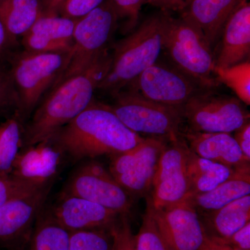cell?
Here are the masks:
<instances>
[{
  "label": "cell",
  "instance_id": "cell-1",
  "mask_svg": "<svg viewBox=\"0 0 250 250\" xmlns=\"http://www.w3.org/2000/svg\"><path fill=\"white\" fill-rule=\"evenodd\" d=\"M111 62V55L107 50L85 70L52 87L24 127L23 147L52 137L88 107Z\"/></svg>",
  "mask_w": 250,
  "mask_h": 250
},
{
  "label": "cell",
  "instance_id": "cell-2",
  "mask_svg": "<svg viewBox=\"0 0 250 250\" xmlns=\"http://www.w3.org/2000/svg\"><path fill=\"white\" fill-rule=\"evenodd\" d=\"M50 138L65 155L75 160L120 154L144 139L128 129L110 105L95 99L75 119Z\"/></svg>",
  "mask_w": 250,
  "mask_h": 250
},
{
  "label": "cell",
  "instance_id": "cell-3",
  "mask_svg": "<svg viewBox=\"0 0 250 250\" xmlns=\"http://www.w3.org/2000/svg\"><path fill=\"white\" fill-rule=\"evenodd\" d=\"M166 13L148 18L116 44L109 70L98 90L113 96L157 62L163 50Z\"/></svg>",
  "mask_w": 250,
  "mask_h": 250
},
{
  "label": "cell",
  "instance_id": "cell-4",
  "mask_svg": "<svg viewBox=\"0 0 250 250\" xmlns=\"http://www.w3.org/2000/svg\"><path fill=\"white\" fill-rule=\"evenodd\" d=\"M163 50L171 65L208 88L219 85L214 76L215 56L201 29L188 18L166 13Z\"/></svg>",
  "mask_w": 250,
  "mask_h": 250
},
{
  "label": "cell",
  "instance_id": "cell-5",
  "mask_svg": "<svg viewBox=\"0 0 250 250\" xmlns=\"http://www.w3.org/2000/svg\"><path fill=\"white\" fill-rule=\"evenodd\" d=\"M71 58V50L33 52L24 50L11 59L10 68L16 96L17 110L23 121L27 119L41 98L57 83Z\"/></svg>",
  "mask_w": 250,
  "mask_h": 250
},
{
  "label": "cell",
  "instance_id": "cell-6",
  "mask_svg": "<svg viewBox=\"0 0 250 250\" xmlns=\"http://www.w3.org/2000/svg\"><path fill=\"white\" fill-rule=\"evenodd\" d=\"M110 105L117 117L131 131L149 137L175 141L181 138L183 123L181 108L148 100L137 92L125 88L114 95Z\"/></svg>",
  "mask_w": 250,
  "mask_h": 250
},
{
  "label": "cell",
  "instance_id": "cell-7",
  "mask_svg": "<svg viewBox=\"0 0 250 250\" xmlns=\"http://www.w3.org/2000/svg\"><path fill=\"white\" fill-rule=\"evenodd\" d=\"M118 15L108 0L83 17L77 20L73 34L71 58L57 85L85 70L108 50V45L118 27Z\"/></svg>",
  "mask_w": 250,
  "mask_h": 250
},
{
  "label": "cell",
  "instance_id": "cell-8",
  "mask_svg": "<svg viewBox=\"0 0 250 250\" xmlns=\"http://www.w3.org/2000/svg\"><path fill=\"white\" fill-rule=\"evenodd\" d=\"M188 131L231 134L250 121V112L238 98L215 93L213 88L200 92L181 107Z\"/></svg>",
  "mask_w": 250,
  "mask_h": 250
},
{
  "label": "cell",
  "instance_id": "cell-9",
  "mask_svg": "<svg viewBox=\"0 0 250 250\" xmlns=\"http://www.w3.org/2000/svg\"><path fill=\"white\" fill-rule=\"evenodd\" d=\"M168 140L147 137L126 152L111 156L108 170L133 200L147 197Z\"/></svg>",
  "mask_w": 250,
  "mask_h": 250
},
{
  "label": "cell",
  "instance_id": "cell-10",
  "mask_svg": "<svg viewBox=\"0 0 250 250\" xmlns=\"http://www.w3.org/2000/svg\"><path fill=\"white\" fill-rule=\"evenodd\" d=\"M62 191L98 204L121 215L129 216L134 202L108 168L93 161L77 167Z\"/></svg>",
  "mask_w": 250,
  "mask_h": 250
},
{
  "label": "cell",
  "instance_id": "cell-11",
  "mask_svg": "<svg viewBox=\"0 0 250 250\" xmlns=\"http://www.w3.org/2000/svg\"><path fill=\"white\" fill-rule=\"evenodd\" d=\"M126 88L148 100L179 108L197 94L210 89L173 65L158 62L147 67Z\"/></svg>",
  "mask_w": 250,
  "mask_h": 250
},
{
  "label": "cell",
  "instance_id": "cell-12",
  "mask_svg": "<svg viewBox=\"0 0 250 250\" xmlns=\"http://www.w3.org/2000/svg\"><path fill=\"white\" fill-rule=\"evenodd\" d=\"M188 146L183 138L169 141L161 154L149 198L159 210L185 201L188 195Z\"/></svg>",
  "mask_w": 250,
  "mask_h": 250
},
{
  "label": "cell",
  "instance_id": "cell-13",
  "mask_svg": "<svg viewBox=\"0 0 250 250\" xmlns=\"http://www.w3.org/2000/svg\"><path fill=\"white\" fill-rule=\"evenodd\" d=\"M153 215L169 250H202L208 241L200 215L186 202L153 208Z\"/></svg>",
  "mask_w": 250,
  "mask_h": 250
},
{
  "label": "cell",
  "instance_id": "cell-14",
  "mask_svg": "<svg viewBox=\"0 0 250 250\" xmlns=\"http://www.w3.org/2000/svg\"><path fill=\"white\" fill-rule=\"evenodd\" d=\"M52 184L32 189L0 206V245L9 246L27 232L42 209Z\"/></svg>",
  "mask_w": 250,
  "mask_h": 250
},
{
  "label": "cell",
  "instance_id": "cell-15",
  "mask_svg": "<svg viewBox=\"0 0 250 250\" xmlns=\"http://www.w3.org/2000/svg\"><path fill=\"white\" fill-rule=\"evenodd\" d=\"M65 156L52 138L23 147L11 176L36 187L52 184Z\"/></svg>",
  "mask_w": 250,
  "mask_h": 250
},
{
  "label": "cell",
  "instance_id": "cell-16",
  "mask_svg": "<svg viewBox=\"0 0 250 250\" xmlns=\"http://www.w3.org/2000/svg\"><path fill=\"white\" fill-rule=\"evenodd\" d=\"M49 212L69 231L111 228L121 216L98 204L63 191Z\"/></svg>",
  "mask_w": 250,
  "mask_h": 250
},
{
  "label": "cell",
  "instance_id": "cell-17",
  "mask_svg": "<svg viewBox=\"0 0 250 250\" xmlns=\"http://www.w3.org/2000/svg\"><path fill=\"white\" fill-rule=\"evenodd\" d=\"M77 20L44 12L25 35L24 50L33 52H60L71 50Z\"/></svg>",
  "mask_w": 250,
  "mask_h": 250
},
{
  "label": "cell",
  "instance_id": "cell-18",
  "mask_svg": "<svg viewBox=\"0 0 250 250\" xmlns=\"http://www.w3.org/2000/svg\"><path fill=\"white\" fill-rule=\"evenodd\" d=\"M215 67H228L245 62L250 54V3L241 0L224 26Z\"/></svg>",
  "mask_w": 250,
  "mask_h": 250
},
{
  "label": "cell",
  "instance_id": "cell-19",
  "mask_svg": "<svg viewBox=\"0 0 250 250\" xmlns=\"http://www.w3.org/2000/svg\"><path fill=\"white\" fill-rule=\"evenodd\" d=\"M183 139L197 155L233 170L250 168V160L243 155L236 140L228 133L186 131Z\"/></svg>",
  "mask_w": 250,
  "mask_h": 250
},
{
  "label": "cell",
  "instance_id": "cell-20",
  "mask_svg": "<svg viewBox=\"0 0 250 250\" xmlns=\"http://www.w3.org/2000/svg\"><path fill=\"white\" fill-rule=\"evenodd\" d=\"M241 0H192L181 16L201 29L213 48L221 36L224 26Z\"/></svg>",
  "mask_w": 250,
  "mask_h": 250
},
{
  "label": "cell",
  "instance_id": "cell-21",
  "mask_svg": "<svg viewBox=\"0 0 250 250\" xmlns=\"http://www.w3.org/2000/svg\"><path fill=\"white\" fill-rule=\"evenodd\" d=\"M250 194V168L237 170L209 191L188 197L185 201L200 216L223 208Z\"/></svg>",
  "mask_w": 250,
  "mask_h": 250
},
{
  "label": "cell",
  "instance_id": "cell-22",
  "mask_svg": "<svg viewBox=\"0 0 250 250\" xmlns=\"http://www.w3.org/2000/svg\"><path fill=\"white\" fill-rule=\"evenodd\" d=\"M200 218L210 241L215 243L226 239L250 223V195L238 199Z\"/></svg>",
  "mask_w": 250,
  "mask_h": 250
},
{
  "label": "cell",
  "instance_id": "cell-23",
  "mask_svg": "<svg viewBox=\"0 0 250 250\" xmlns=\"http://www.w3.org/2000/svg\"><path fill=\"white\" fill-rule=\"evenodd\" d=\"M235 171L236 170L227 166L200 157L190 150L188 146V197L209 191L229 178Z\"/></svg>",
  "mask_w": 250,
  "mask_h": 250
},
{
  "label": "cell",
  "instance_id": "cell-24",
  "mask_svg": "<svg viewBox=\"0 0 250 250\" xmlns=\"http://www.w3.org/2000/svg\"><path fill=\"white\" fill-rule=\"evenodd\" d=\"M42 6L41 0L0 1V18L14 40L25 35L42 16Z\"/></svg>",
  "mask_w": 250,
  "mask_h": 250
},
{
  "label": "cell",
  "instance_id": "cell-25",
  "mask_svg": "<svg viewBox=\"0 0 250 250\" xmlns=\"http://www.w3.org/2000/svg\"><path fill=\"white\" fill-rule=\"evenodd\" d=\"M23 122L16 110L0 124V177L11 176L15 161L24 146Z\"/></svg>",
  "mask_w": 250,
  "mask_h": 250
},
{
  "label": "cell",
  "instance_id": "cell-26",
  "mask_svg": "<svg viewBox=\"0 0 250 250\" xmlns=\"http://www.w3.org/2000/svg\"><path fill=\"white\" fill-rule=\"evenodd\" d=\"M41 212L37 217L29 250H69L70 231L62 226L49 211Z\"/></svg>",
  "mask_w": 250,
  "mask_h": 250
},
{
  "label": "cell",
  "instance_id": "cell-27",
  "mask_svg": "<svg viewBox=\"0 0 250 250\" xmlns=\"http://www.w3.org/2000/svg\"><path fill=\"white\" fill-rule=\"evenodd\" d=\"M214 75L219 83H223L236 94L242 103L250 104V62L249 59L228 67H215Z\"/></svg>",
  "mask_w": 250,
  "mask_h": 250
},
{
  "label": "cell",
  "instance_id": "cell-28",
  "mask_svg": "<svg viewBox=\"0 0 250 250\" xmlns=\"http://www.w3.org/2000/svg\"><path fill=\"white\" fill-rule=\"evenodd\" d=\"M112 228L70 231L69 250H111Z\"/></svg>",
  "mask_w": 250,
  "mask_h": 250
},
{
  "label": "cell",
  "instance_id": "cell-29",
  "mask_svg": "<svg viewBox=\"0 0 250 250\" xmlns=\"http://www.w3.org/2000/svg\"><path fill=\"white\" fill-rule=\"evenodd\" d=\"M146 198L147 207L143 215L142 224L139 232L134 235V250H169L156 226L150 200L149 197Z\"/></svg>",
  "mask_w": 250,
  "mask_h": 250
},
{
  "label": "cell",
  "instance_id": "cell-30",
  "mask_svg": "<svg viewBox=\"0 0 250 250\" xmlns=\"http://www.w3.org/2000/svg\"><path fill=\"white\" fill-rule=\"evenodd\" d=\"M114 8L118 19L123 21V31L131 33L136 29L145 0H108Z\"/></svg>",
  "mask_w": 250,
  "mask_h": 250
},
{
  "label": "cell",
  "instance_id": "cell-31",
  "mask_svg": "<svg viewBox=\"0 0 250 250\" xmlns=\"http://www.w3.org/2000/svg\"><path fill=\"white\" fill-rule=\"evenodd\" d=\"M111 230L113 236L111 250H135L134 234L131 230L129 216L121 215Z\"/></svg>",
  "mask_w": 250,
  "mask_h": 250
},
{
  "label": "cell",
  "instance_id": "cell-32",
  "mask_svg": "<svg viewBox=\"0 0 250 250\" xmlns=\"http://www.w3.org/2000/svg\"><path fill=\"white\" fill-rule=\"evenodd\" d=\"M104 0H65L59 11L62 16L78 20L103 4Z\"/></svg>",
  "mask_w": 250,
  "mask_h": 250
},
{
  "label": "cell",
  "instance_id": "cell-33",
  "mask_svg": "<svg viewBox=\"0 0 250 250\" xmlns=\"http://www.w3.org/2000/svg\"><path fill=\"white\" fill-rule=\"evenodd\" d=\"M37 188L40 187L22 182L12 176L0 177V206L13 197Z\"/></svg>",
  "mask_w": 250,
  "mask_h": 250
},
{
  "label": "cell",
  "instance_id": "cell-34",
  "mask_svg": "<svg viewBox=\"0 0 250 250\" xmlns=\"http://www.w3.org/2000/svg\"><path fill=\"white\" fill-rule=\"evenodd\" d=\"M10 106L17 107V96L10 69L0 67V111Z\"/></svg>",
  "mask_w": 250,
  "mask_h": 250
},
{
  "label": "cell",
  "instance_id": "cell-35",
  "mask_svg": "<svg viewBox=\"0 0 250 250\" xmlns=\"http://www.w3.org/2000/svg\"><path fill=\"white\" fill-rule=\"evenodd\" d=\"M213 243L231 250H250V222L226 239Z\"/></svg>",
  "mask_w": 250,
  "mask_h": 250
},
{
  "label": "cell",
  "instance_id": "cell-36",
  "mask_svg": "<svg viewBox=\"0 0 250 250\" xmlns=\"http://www.w3.org/2000/svg\"><path fill=\"white\" fill-rule=\"evenodd\" d=\"M233 138L243 155L250 160V121L234 131Z\"/></svg>",
  "mask_w": 250,
  "mask_h": 250
},
{
  "label": "cell",
  "instance_id": "cell-37",
  "mask_svg": "<svg viewBox=\"0 0 250 250\" xmlns=\"http://www.w3.org/2000/svg\"><path fill=\"white\" fill-rule=\"evenodd\" d=\"M146 4L159 8L163 12L179 11L182 13L186 7L185 0H145Z\"/></svg>",
  "mask_w": 250,
  "mask_h": 250
},
{
  "label": "cell",
  "instance_id": "cell-38",
  "mask_svg": "<svg viewBox=\"0 0 250 250\" xmlns=\"http://www.w3.org/2000/svg\"><path fill=\"white\" fill-rule=\"evenodd\" d=\"M16 43V41L10 35L0 18V59L8 55Z\"/></svg>",
  "mask_w": 250,
  "mask_h": 250
},
{
  "label": "cell",
  "instance_id": "cell-39",
  "mask_svg": "<svg viewBox=\"0 0 250 250\" xmlns=\"http://www.w3.org/2000/svg\"><path fill=\"white\" fill-rule=\"evenodd\" d=\"M65 1V0H45V13L57 14V11Z\"/></svg>",
  "mask_w": 250,
  "mask_h": 250
},
{
  "label": "cell",
  "instance_id": "cell-40",
  "mask_svg": "<svg viewBox=\"0 0 250 250\" xmlns=\"http://www.w3.org/2000/svg\"><path fill=\"white\" fill-rule=\"evenodd\" d=\"M202 250H223V248H222V247L212 243L211 241L208 239V241L206 243L205 246L203 247Z\"/></svg>",
  "mask_w": 250,
  "mask_h": 250
},
{
  "label": "cell",
  "instance_id": "cell-41",
  "mask_svg": "<svg viewBox=\"0 0 250 250\" xmlns=\"http://www.w3.org/2000/svg\"><path fill=\"white\" fill-rule=\"evenodd\" d=\"M220 247H222V248H223V250H236L229 249V248H225V247H223V246H220Z\"/></svg>",
  "mask_w": 250,
  "mask_h": 250
},
{
  "label": "cell",
  "instance_id": "cell-42",
  "mask_svg": "<svg viewBox=\"0 0 250 250\" xmlns=\"http://www.w3.org/2000/svg\"><path fill=\"white\" fill-rule=\"evenodd\" d=\"M192 0H185V2H186V6H187V5L188 4L189 2H190V1H191Z\"/></svg>",
  "mask_w": 250,
  "mask_h": 250
},
{
  "label": "cell",
  "instance_id": "cell-43",
  "mask_svg": "<svg viewBox=\"0 0 250 250\" xmlns=\"http://www.w3.org/2000/svg\"><path fill=\"white\" fill-rule=\"evenodd\" d=\"M0 1H2V0H0Z\"/></svg>",
  "mask_w": 250,
  "mask_h": 250
}]
</instances>
